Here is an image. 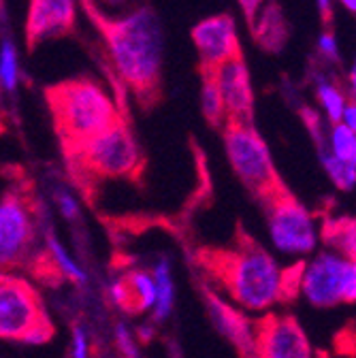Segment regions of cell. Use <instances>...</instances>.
<instances>
[{
  "label": "cell",
  "instance_id": "obj_20",
  "mask_svg": "<svg viewBox=\"0 0 356 358\" xmlns=\"http://www.w3.org/2000/svg\"><path fill=\"white\" fill-rule=\"evenodd\" d=\"M322 235L327 243H331L348 260H354V220L341 217V220L327 222Z\"/></svg>",
  "mask_w": 356,
  "mask_h": 358
},
{
  "label": "cell",
  "instance_id": "obj_27",
  "mask_svg": "<svg viewBox=\"0 0 356 358\" xmlns=\"http://www.w3.org/2000/svg\"><path fill=\"white\" fill-rule=\"evenodd\" d=\"M115 339H118V345H120V350H122L124 358H139V350H137V345H135V343H132L130 333L126 331V327H124V324H120V327L115 329Z\"/></svg>",
  "mask_w": 356,
  "mask_h": 358
},
{
  "label": "cell",
  "instance_id": "obj_6",
  "mask_svg": "<svg viewBox=\"0 0 356 358\" xmlns=\"http://www.w3.org/2000/svg\"><path fill=\"white\" fill-rule=\"evenodd\" d=\"M264 207L271 241L284 254L307 256L314 252L318 235L311 213L286 190L284 184L258 196Z\"/></svg>",
  "mask_w": 356,
  "mask_h": 358
},
{
  "label": "cell",
  "instance_id": "obj_32",
  "mask_svg": "<svg viewBox=\"0 0 356 358\" xmlns=\"http://www.w3.org/2000/svg\"><path fill=\"white\" fill-rule=\"evenodd\" d=\"M316 3H318L320 13H322L325 17H329V15H331V0H316Z\"/></svg>",
  "mask_w": 356,
  "mask_h": 358
},
{
  "label": "cell",
  "instance_id": "obj_5",
  "mask_svg": "<svg viewBox=\"0 0 356 358\" xmlns=\"http://www.w3.org/2000/svg\"><path fill=\"white\" fill-rule=\"evenodd\" d=\"M54 327L34 288L13 275L0 282V339L48 343Z\"/></svg>",
  "mask_w": 356,
  "mask_h": 358
},
{
  "label": "cell",
  "instance_id": "obj_18",
  "mask_svg": "<svg viewBox=\"0 0 356 358\" xmlns=\"http://www.w3.org/2000/svg\"><path fill=\"white\" fill-rule=\"evenodd\" d=\"M318 156H320V162L325 166V171L329 173V177L333 179V184L339 188V190H354V184H356V162H346V160H339L331 154L329 145L325 148H318Z\"/></svg>",
  "mask_w": 356,
  "mask_h": 358
},
{
  "label": "cell",
  "instance_id": "obj_24",
  "mask_svg": "<svg viewBox=\"0 0 356 358\" xmlns=\"http://www.w3.org/2000/svg\"><path fill=\"white\" fill-rule=\"evenodd\" d=\"M318 99H320V103H322L329 120L333 124L339 122L341 120V113H343V107H346V96L341 94V90L333 81L320 77L318 79Z\"/></svg>",
  "mask_w": 356,
  "mask_h": 358
},
{
  "label": "cell",
  "instance_id": "obj_33",
  "mask_svg": "<svg viewBox=\"0 0 356 358\" xmlns=\"http://www.w3.org/2000/svg\"><path fill=\"white\" fill-rule=\"evenodd\" d=\"M339 3H341L350 13H354V11H356V0H339Z\"/></svg>",
  "mask_w": 356,
  "mask_h": 358
},
{
  "label": "cell",
  "instance_id": "obj_14",
  "mask_svg": "<svg viewBox=\"0 0 356 358\" xmlns=\"http://www.w3.org/2000/svg\"><path fill=\"white\" fill-rule=\"evenodd\" d=\"M111 299L128 313H143L156 303V282L148 271H130L111 284Z\"/></svg>",
  "mask_w": 356,
  "mask_h": 358
},
{
  "label": "cell",
  "instance_id": "obj_26",
  "mask_svg": "<svg viewBox=\"0 0 356 358\" xmlns=\"http://www.w3.org/2000/svg\"><path fill=\"white\" fill-rule=\"evenodd\" d=\"M56 205H58V209H60V213L66 217V220H79V205H77V199L69 192V190H64V188H60L58 192H56Z\"/></svg>",
  "mask_w": 356,
  "mask_h": 358
},
{
  "label": "cell",
  "instance_id": "obj_35",
  "mask_svg": "<svg viewBox=\"0 0 356 358\" xmlns=\"http://www.w3.org/2000/svg\"><path fill=\"white\" fill-rule=\"evenodd\" d=\"M7 278V271H0V282H3Z\"/></svg>",
  "mask_w": 356,
  "mask_h": 358
},
{
  "label": "cell",
  "instance_id": "obj_11",
  "mask_svg": "<svg viewBox=\"0 0 356 358\" xmlns=\"http://www.w3.org/2000/svg\"><path fill=\"white\" fill-rule=\"evenodd\" d=\"M192 43L201 58V71H213L218 64L241 54L237 28L231 15H213L192 28Z\"/></svg>",
  "mask_w": 356,
  "mask_h": 358
},
{
  "label": "cell",
  "instance_id": "obj_28",
  "mask_svg": "<svg viewBox=\"0 0 356 358\" xmlns=\"http://www.w3.org/2000/svg\"><path fill=\"white\" fill-rule=\"evenodd\" d=\"M237 3L241 5V9H243V13H245V17H248L250 26H254V24H256V17L262 13L264 0H237Z\"/></svg>",
  "mask_w": 356,
  "mask_h": 358
},
{
  "label": "cell",
  "instance_id": "obj_15",
  "mask_svg": "<svg viewBox=\"0 0 356 358\" xmlns=\"http://www.w3.org/2000/svg\"><path fill=\"white\" fill-rule=\"evenodd\" d=\"M205 296H207L209 311H211V318H213L215 327L225 333L245 356H252V324L243 318V313H239L237 309L227 305L211 290H207Z\"/></svg>",
  "mask_w": 356,
  "mask_h": 358
},
{
  "label": "cell",
  "instance_id": "obj_19",
  "mask_svg": "<svg viewBox=\"0 0 356 358\" xmlns=\"http://www.w3.org/2000/svg\"><path fill=\"white\" fill-rule=\"evenodd\" d=\"M201 109L205 120L211 126H220L227 122V111H225V101H222L220 90L209 73H203V87H201Z\"/></svg>",
  "mask_w": 356,
  "mask_h": 358
},
{
  "label": "cell",
  "instance_id": "obj_29",
  "mask_svg": "<svg viewBox=\"0 0 356 358\" xmlns=\"http://www.w3.org/2000/svg\"><path fill=\"white\" fill-rule=\"evenodd\" d=\"M73 358H87V337L79 327L73 329Z\"/></svg>",
  "mask_w": 356,
  "mask_h": 358
},
{
  "label": "cell",
  "instance_id": "obj_9",
  "mask_svg": "<svg viewBox=\"0 0 356 358\" xmlns=\"http://www.w3.org/2000/svg\"><path fill=\"white\" fill-rule=\"evenodd\" d=\"M301 290L316 307H335L339 303H354L356 296V266L337 254H318L303 264Z\"/></svg>",
  "mask_w": 356,
  "mask_h": 358
},
{
  "label": "cell",
  "instance_id": "obj_22",
  "mask_svg": "<svg viewBox=\"0 0 356 358\" xmlns=\"http://www.w3.org/2000/svg\"><path fill=\"white\" fill-rule=\"evenodd\" d=\"M329 150L335 158L346 162H356V130L341 122H335L329 137Z\"/></svg>",
  "mask_w": 356,
  "mask_h": 358
},
{
  "label": "cell",
  "instance_id": "obj_25",
  "mask_svg": "<svg viewBox=\"0 0 356 358\" xmlns=\"http://www.w3.org/2000/svg\"><path fill=\"white\" fill-rule=\"evenodd\" d=\"M301 275H303V262L280 273V301H290L292 296H297L301 288Z\"/></svg>",
  "mask_w": 356,
  "mask_h": 358
},
{
  "label": "cell",
  "instance_id": "obj_30",
  "mask_svg": "<svg viewBox=\"0 0 356 358\" xmlns=\"http://www.w3.org/2000/svg\"><path fill=\"white\" fill-rule=\"evenodd\" d=\"M318 48H320V52L327 56V58H331V60H337V41H335V36L331 34V32H325L322 36H320V41H318Z\"/></svg>",
  "mask_w": 356,
  "mask_h": 358
},
{
  "label": "cell",
  "instance_id": "obj_2",
  "mask_svg": "<svg viewBox=\"0 0 356 358\" xmlns=\"http://www.w3.org/2000/svg\"><path fill=\"white\" fill-rule=\"evenodd\" d=\"M118 75L139 99H154L160 85L164 38L158 15L141 5L126 17L99 24Z\"/></svg>",
  "mask_w": 356,
  "mask_h": 358
},
{
  "label": "cell",
  "instance_id": "obj_3",
  "mask_svg": "<svg viewBox=\"0 0 356 358\" xmlns=\"http://www.w3.org/2000/svg\"><path fill=\"white\" fill-rule=\"evenodd\" d=\"M48 103L66 152L79 148L120 117L109 92L90 77L52 85L48 90Z\"/></svg>",
  "mask_w": 356,
  "mask_h": 358
},
{
  "label": "cell",
  "instance_id": "obj_21",
  "mask_svg": "<svg viewBox=\"0 0 356 358\" xmlns=\"http://www.w3.org/2000/svg\"><path fill=\"white\" fill-rule=\"evenodd\" d=\"M20 83V60L17 50L11 38H3L0 43V87L13 94Z\"/></svg>",
  "mask_w": 356,
  "mask_h": 358
},
{
  "label": "cell",
  "instance_id": "obj_17",
  "mask_svg": "<svg viewBox=\"0 0 356 358\" xmlns=\"http://www.w3.org/2000/svg\"><path fill=\"white\" fill-rule=\"evenodd\" d=\"M83 5L97 20V24H109L141 7V0H83Z\"/></svg>",
  "mask_w": 356,
  "mask_h": 358
},
{
  "label": "cell",
  "instance_id": "obj_10",
  "mask_svg": "<svg viewBox=\"0 0 356 358\" xmlns=\"http://www.w3.org/2000/svg\"><path fill=\"white\" fill-rule=\"evenodd\" d=\"M252 354L258 358H314L303 329L292 316H266L252 324Z\"/></svg>",
  "mask_w": 356,
  "mask_h": 358
},
{
  "label": "cell",
  "instance_id": "obj_7",
  "mask_svg": "<svg viewBox=\"0 0 356 358\" xmlns=\"http://www.w3.org/2000/svg\"><path fill=\"white\" fill-rule=\"evenodd\" d=\"M225 148L233 171L256 196H262L264 192L282 184L269 148L256 132L252 122H227Z\"/></svg>",
  "mask_w": 356,
  "mask_h": 358
},
{
  "label": "cell",
  "instance_id": "obj_12",
  "mask_svg": "<svg viewBox=\"0 0 356 358\" xmlns=\"http://www.w3.org/2000/svg\"><path fill=\"white\" fill-rule=\"evenodd\" d=\"M201 73H209L213 77L222 94V101H225L227 122H252L254 96H252L250 73L241 54L218 64L213 71H201Z\"/></svg>",
  "mask_w": 356,
  "mask_h": 358
},
{
  "label": "cell",
  "instance_id": "obj_31",
  "mask_svg": "<svg viewBox=\"0 0 356 358\" xmlns=\"http://www.w3.org/2000/svg\"><path fill=\"white\" fill-rule=\"evenodd\" d=\"M341 124H346L348 128H352V130H356V107H354V103H346V107H343V113H341V120H339Z\"/></svg>",
  "mask_w": 356,
  "mask_h": 358
},
{
  "label": "cell",
  "instance_id": "obj_16",
  "mask_svg": "<svg viewBox=\"0 0 356 358\" xmlns=\"http://www.w3.org/2000/svg\"><path fill=\"white\" fill-rule=\"evenodd\" d=\"M154 282H156V303H154V320L162 322L171 309L175 299V284L171 280V264L166 258H162L154 268Z\"/></svg>",
  "mask_w": 356,
  "mask_h": 358
},
{
  "label": "cell",
  "instance_id": "obj_34",
  "mask_svg": "<svg viewBox=\"0 0 356 358\" xmlns=\"http://www.w3.org/2000/svg\"><path fill=\"white\" fill-rule=\"evenodd\" d=\"M139 337H143L148 341L152 337V329H139Z\"/></svg>",
  "mask_w": 356,
  "mask_h": 358
},
{
  "label": "cell",
  "instance_id": "obj_13",
  "mask_svg": "<svg viewBox=\"0 0 356 358\" xmlns=\"http://www.w3.org/2000/svg\"><path fill=\"white\" fill-rule=\"evenodd\" d=\"M77 22L75 0H30L26 38L28 45H41L52 38L66 36Z\"/></svg>",
  "mask_w": 356,
  "mask_h": 358
},
{
  "label": "cell",
  "instance_id": "obj_4",
  "mask_svg": "<svg viewBox=\"0 0 356 358\" xmlns=\"http://www.w3.org/2000/svg\"><path fill=\"white\" fill-rule=\"evenodd\" d=\"M66 154L73 160L75 171L99 179L128 177L137 173L141 164L139 145L132 137L130 128L120 117Z\"/></svg>",
  "mask_w": 356,
  "mask_h": 358
},
{
  "label": "cell",
  "instance_id": "obj_23",
  "mask_svg": "<svg viewBox=\"0 0 356 358\" xmlns=\"http://www.w3.org/2000/svg\"><path fill=\"white\" fill-rule=\"evenodd\" d=\"M45 245H48V254L52 256L54 264L58 266V271H60L64 278H69V280H73V282H77V284H83V282H85V273L77 266V262L64 252V248L58 243V239H56L52 233H48Z\"/></svg>",
  "mask_w": 356,
  "mask_h": 358
},
{
  "label": "cell",
  "instance_id": "obj_8",
  "mask_svg": "<svg viewBox=\"0 0 356 358\" xmlns=\"http://www.w3.org/2000/svg\"><path fill=\"white\" fill-rule=\"evenodd\" d=\"M32 203L17 190L0 199V271H11L30 264L34 258L36 222Z\"/></svg>",
  "mask_w": 356,
  "mask_h": 358
},
{
  "label": "cell",
  "instance_id": "obj_1",
  "mask_svg": "<svg viewBox=\"0 0 356 358\" xmlns=\"http://www.w3.org/2000/svg\"><path fill=\"white\" fill-rule=\"evenodd\" d=\"M197 262L237 305L250 311H264L280 301V266L269 252L245 235L235 248L201 250Z\"/></svg>",
  "mask_w": 356,
  "mask_h": 358
}]
</instances>
